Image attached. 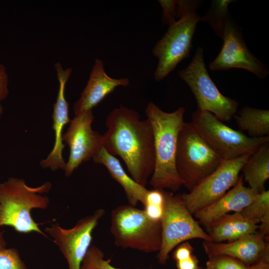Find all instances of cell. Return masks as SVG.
<instances>
[{
    "label": "cell",
    "mask_w": 269,
    "mask_h": 269,
    "mask_svg": "<svg viewBox=\"0 0 269 269\" xmlns=\"http://www.w3.org/2000/svg\"><path fill=\"white\" fill-rule=\"evenodd\" d=\"M103 146L124 160L132 178L145 187L155 166L154 136L149 121L124 106L113 110L106 120Z\"/></svg>",
    "instance_id": "1"
},
{
    "label": "cell",
    "mask_w": 269,
    "mask_h": 269,
    "mask_svg": "<svg viewBox=\"0 0 269 269\" xmlns=\"http://www.w3.org/2000/svg\"><path fill=\"white\" fill-rule=\"evenodd\" d=\"M185 110L163 111L150 102L145 114L152 128L155 149V166L149 184L154 188L175 192L183 186L176 169L175 157L178 136L184 123Z\"/></svg>",
    "instance_id": "2"
},
{
    "label": "cell",
    "mask_w": 269,
    "mask_h": 269,
    "mask_svg": "<svg viewBox=\"0 0 269 269\" xmlns=\"http://www.w3.org/2000/svg\"><path fill=\"white\" fill-rule=\"evenodd\" d=\"M200 1L177 0L178 20L168 26L166 32L152 49L158 59L154 73L159 82L166 78L177 65L187 58L192 48V39L201 16L197 13Z\"/></svg>",
    "instance_id": "3"
},
{
    "label": "cell",
    "mask_w": 269,
    "mask_h": 269,
    "mask_svg": "<svg viewBox=\"0 0 269 269\" xmlns=\"http://www.w3.org/2000/svg\"><path fill=\"white\" fill-rule=\"evenodd\" d=\"M51 187L50 182L32 187L23 180L13 177L0 183V227L8 226L18 233L34 232L45 236L33 220L31 211L48 207L49 198L41 194L49 192Z\"/></svg>",
    "instance_id": "4"
},
{
    "label": "cell",
    "mask_w": 269,
    "mask_h": 269,
    "mask_svg": "<svg viewBox=\"0 0 269 269\" xmlns=\"http://www.w3.org/2000/svg\"><path fill=\"white\" fill-rule=\"evenodd\" d=\"M224 160L192 122H184L178 136L175 166L183 186L189 192L214 172Z\"/></svg>",
    "instance_id": "5"
},
{
    "label": "cell",
    "mask_w": 269,
    "mask_h": 269,
    "mask_svg": "<svg viewBox=\"0 0 269 269\" xmlns=\"http://www.w3.org/2000/svg\"><path fill=\"white\" fill-rule=\"evenodd\" d=\"M110 231L118 247L145 253L159 252L162 242L161 222L149 219L144 210L131 205L114 208Z\"/></svg>",
    "instance_id": "6"
},
{
    "label": "cell",
    "mask_w": 269,
    "mask_h": 269,
    "mask_svg": "<svg viewBox=\"0 0 269 269\" xmlns=\"http://www.w3.org/2000/svg\"><path fill=\"white\" fill-rule=\"evenodd\" d=\"M178 74L190 89L198 109L210 112L223 122L234 117L239 103L224 96L217 88L206 68L202 47L197 48L191 62Z\"/></svg>",
    "instance_id": "7"
},
{
    "label": "cell",
    "mask_w": 269,
    "mask_h": 269,
    "mask_svg": "<svg viewBox=\"0 0 269 269\" xmlns=\"http://www.w3.org/2000/svg\"><path fill=\"white\" fill-rule=\"evenodd\" d=\"M191 122L205 141L224 160L252 153L269 141V136H248L226 125L210 112L198 109L192 115Z\"/></svg>",
    "instance_id": "8"
},
{
    "label": "cell",
    "mask_w": 269,
    "mask_h": 269,
    "mask_svg": "<svg viewBox=\"0 0 269 269\" xmlns=\"http://www.w3.org/2000/svg\"><path fill=\"white\" fill-rule=\"evenodd\" d=\"M163 213L161 219L162 242L157 255L158 262L166 263L170 253L187 240L200 239L211 241L182 200L180 194L174 195L163 189Z\"/></svg>",
    "instance_id": "9"
},
{
    "label": "cell",
    "mask_w": 269,
    "mask_h": 269,
    "mask_svg": "<svg viewBox=\"0 0 269 269\" xmlns=\"http://www.w3.org/2000/svg\"><path fill=\"white\" fill-rule=\"evenodd\" d=\"M242 29L231 14L227 18L221 38L223 44L220 52L209 64L212 71L240 68L247 70L259 79L269 74L266 65L249 50L242 35Z\"/></svg>",
    "instance_id": "10"
},
{
    "label": "cell",
    "mask_w": 269,
    "mask_h": 269,
    "mask_svg": "<svg viewBox=\"0 0 269 269\" xmlns=\"http://www.w3.org/2000/svg\"><path fill=\"white\" fill-rule=\"evenodd\" d=\"M252 153L234 159L224 160L214 172L189 193L180 194L189 212L193 215L219 199L234 186L243 166Z\"/></svg>",
    "instance_id": "11"
},
{
    "label": "cell",
    "mask_w": 269,
    "mask_h": 269,
    "mask_svg": "<svg viewBox=\"0 0 269 269\" xmlns=\"http://www.w3.org/2000/svg\"><path fill=\"white\" fill-rule=\"evenodd\" d=\"M105 213L103 209L97 210L92 215L79 220L69 229L62 228L58 223L45 229L66 260L68 269H80L90 247L92 232Z\"/></svg>",
    "instance_id": "12"
},
{
    "label": "cell",
    "mask_w": 269,
    "mask_h": 269,
    "mask_svg": "<svg viewBox=\"0 0 269 269\" xmlns=\"http://www.w3.org/2000/svg\"><path fill=\"white\" fill-rule=\"evenodd\" d=\"M94 117L92 110L83 112L70 121L63 142L68 145L69 156L65 168L66 176H70L83 162L90 160L103 146V134L93 130Z\"/></svg>",
    "instance_id": "13"
},
{
    "label": "cell",
    "mask_w": 269,
    "mask_h": 269,
    "mask_svg": "<svg viewBox=\"0 0 269 269\" xmlns=\"http://www.w3.org/2000/svg\"><path fill=\"white\" fill-rule=\"evenodd\" d=\"M59 88L57 99L53 107V129L55 133V142L53 148L48 156L40 162V165L44 168H50L52 170L57 169L64 170L66 163L62 152L65 146L62 140V132L64 126L70 123L69 117V104L65 97L66 84L71 74V68L64 69L60 63L55 64Z\"/></svg>",
    "instance_id": "14"
},
{
    "label": "cell",
    "mask_w": 269,
    "mask_h": 269,
    "mask_svg": "<svg viewBox=\"0 0 269 269\" xmlns=\"http://www.w3.org/2000/svg\"><path fill=\"white\" fill-rule=\"evenodd\" d=\"M129 84L127 78L116 79L108 76L103 62L96 59L87 85L73 105L75 116L92 110L117 87H127Z\"/></svg>",
    "instance_id": "15"
},
{
    "label": "cell",
    "mask_w": 269,
    "mask_h": 269,
    "mask_svg": "<svg viewBox=\"0 0 269 269\" xmlns=\"http://www.w3.org/2000/svg\"><path fill=\"white\" fill-rule=\"evenodd\" d=\"M260 193L244 185L240 175L236 185L219 199L195 212L199 224L205 227L231 212H240L248 206Z\"/></svg>",
    "instance_id": "16"
},
{
    "label": "cell",
    "mask_w": 269,
    "mask_h": 269,
    "mask_svg": "<svg viewBox=\"0 0 269 269\" xmlns=\"http://www.w3.org/2000/svg\"><path fill=\"white\" fill-rule=\"evenodd\" d=\"M268 245L265 237L257 231L226 243L207 241L202 243L208 257L227 255L239 260L247 266L254 264L261 258Z\"/></svg>",
    "instance_id": "17"
},
{
    "label": "cell",
    "mask_w": 269,
    "mask_h": 269,
    "mask_svg": "<svg viewBox=\"0 0 269 269\" xmlns=\"http://www.w3.org/2000/svg\"><path fill=\"white\" fill-rule=\"evenodd\" d=\"M259 222L244 217L239 212L226 214L205 226L211 241L231 242L244 236L256 233Z\"/></svg>",
    "instance_id": "18"
},
{
    "label": "cell",
    "mask_w": 269,
    "mask_h": 269,
    "mask_svg": "<svg viewBox=\"0 0 269 269\" xmlns=\"http://www.w3.org/2000/svg\"><path fill=\"white\" fill-rule=\"evenodd\" d=\"M92 158L94 162L104 165L111 176L122 186L130 205L135 207L138 202L143 205L145 204L148 190L130 177L120 161L109 153L103 146Z\"/></svg>",
    "instance_id": "19"
},
{
    "label": "cell",
    "mask_w": 269,
    "mask_h": 269,
    "mask_svg": "<svg viewBox=\"0 0 269 269\" xmlns=\"http://www.w3.org/2000/svg\"><path fill=\"white\" fill-rule=\"evenodd\" d=\"M241 171L250 188L259 193L266 190L265 185L269 178V141L251 154Z\"/></svg>",
    "instance_id": "20"
},
{
    "label": "cell",
    "mask_w": 269,
    "mask_h": 269,
    "mask_svg": "<svg viewBox=\"0 0 269 269\" xmlns=\"http://www.w3.org/2000/svg\"><path fill=\"white\" fill-rule=\"evenodd\" d=\"M238 127L252 137L269 136V111L245 106L234 117Z\"/></svg>",
    "instance_id": "21"
},
{
    "label": "cell",
    "mask_w": 269,
    "mask_h": 269,
    "mask_svg": "<svg viewBox=\"0 0 269 269\" xmlns=\"http://www.w3.org/2000/svg\"><path fill=\"white\" fill-rule=\"evenodd\" d=\"M232 0H212L209 10L203 16H201L200 22L209 24L216 35L221 38L225 21L230 14L228 6Z\"/></svg>",
    "instance_id": "22"
},
{
    "label": "cell",
    "mask_w": 269,
    "mask_h": 269,
    "mask_svg": "<svg viewBox=\"0 0 269 269\" xmlns=\"http://www.w3.org/2000/svg\"><path fill=\"white\" fill-rule=\"evenodd\" d=\"M245 218L259 223L269 220V191L260 192L254 201L239 212Z\"/></svg>",
    "instance_id": "23"
},
{
    "label": "cell",
    "mask_w": 269,
    "mask_h": 269,
    "mask_svg": "<svg viewBox=\"0 0 269 269\" xmlns=\"http://www.w3.org/2000/svg\"><path fill=\"white\" fill-rule=\"evenodd\" d=\"M105 260L103 252L95 245L91 246L81 263L80 269H124L112 266Z\"/></svg>",
    "instance_id": "24"
},
{
    "label": "cell",
    "mask_w": 269,
    "mask_h": 269,
    "mask_svg": "<svg viewBox=\"0 0 269 269\" xmlns=\"http://www.w3.org/2000/svg\"><path fill=\"white\" fill-rule=\"evenodd\" d=\"M206 267L213 269H247L248 266L239 260L227 255L209 257Z\"/></svg>",
    "instance_id": "25"
},
{
    "label": "cell",
    "mask_w": 269,
    "mask_h": 269,
    "mask_svg": "<svg viewBox=\"0 0 269 269\" xmlns=\"http://www.w3.org/2000/svg\"><path fill=\"white\" fill-rule=\"evenodd\" d=\"M0 269H27L14 248L0 249Z\"/></svg>",
    "instance_id": "26"
},
{
    "label": "cell",
    "mask_w": 269,
    "mask_h": 269,
    "mask_svg": "<svg viewBox=\"0 0 269 269\" xmlns=\"http://www.w3.org/2000/svg\"><path fill=\"white\" fill-rule=\"evenodd\" d=\"M162 11L161 20L163 24L169 26L174 23L178 18L177 0H159Z\"/></svg>",
    "instance_id": "27"
},
{
    "label": "cell",
    "mask_w": 269,
    "mask_h": 269,
    "mask_svg": "<svg viewBox=\"0 0 269 269\" xmlns=\"http://www.w3.org/2000/svg\"><path fill=\"white\" fill-rule=\"evenodd\" d=\"M193 251L192 246L188 242H184L175 247L172 257L176 262L183 260L191 256Z\"/></svg>",
    "instance_id": "28"
},
{
    "label": "cell",
    "mask_w": 269,
    "mask_h": 269,
    "mask_svg": "<svg viewBox=\"0 0 269 269\" xmlns=\"http://www.w3.org/2000/svg\"><path fill=\"white\" fill-rule=\"evenodd\" d=\"M144 211L147 217L155 221H161L163 213V205L145 204Z\"/></svg>",
    "instance_id": "29"
},
{
    "label": "cell",
    "mask_w": 269,
    "mask_h": 269,
    "mask_svg": "<svg viewBox=\"0 0 269 269\" xmlns=\"http://www.w3.org/2000/svg\"><path fill=\"white\" fill-rule=\"evenodd\" d=\"M247 269H269V245L263 252L261 258L254 264L248 266Z\"/></svg>",
    "instance_id": "30"
},
{
    "label": "cell",
    "mask_w": 269,
    "mask_h": 269,
    "mask_svg": "<svg viewBox=\"0 0 269 269\" xmlns=\"http://www.w3.org/2000/svg\"><path fill=\"white\" fill-rule=\"evenodd\" d=\"M7 83L5 68L0 63V101L5 99L8 95Z\"/></svg>",
    "instance_id": "31"
},
{
    "label": "cell",
    "mask_w": 269,
    "mask_h": 269,
    "mask_svg": "<svg viewBox=\"0 0 269 269\" xmlns=\"http://www.w3.org/2000/svg\"><path fill=\"white\" fill-rule=\"evenodd\" d=\"M176 262L177 269H197L199 267L198 260L193 254L186 259Z\"/></svg>",
    "instance_id": "32"
},
{
    "label": "cell",
    "mask_w": 269,
    "mask_h": 269,
    "mask_svg": "<svg viewBox=\"0 0 269 269\" xmlns=\"http://www.w3.org/2000/svg\"><path fill=\"white\" fill-rule=\"evenodd\" d=\"M6 243L3 237V232L0 231V249L5 248Z\"/></svg>",
    "instance_id": "33"
},
{
    "label": "cell",
    "mask_w": 269,
    "mask_h": 269,
    "mask_svg": "<svg viewBox=\"0 0 269 269\" xmlns=\"http://www.w3.org/2000/svg\"><path fill=\"white\" fill-rule=\"evenodd\" d=\"M2 111H3L2 107L1 106V105L0 104V117H1Z\"/></svg>",
    "instance_id": "34"
},
{
    "label": "cell",
    "mask_w": 269,
    "mask_h": 269,
    "mask_svg": "<svg viewBox=\"0 0 269 269\" xmlns=\"http://www.w3.org/2000/svg\"><path fill=\"white\" fill-rule=\"evenodd\" d=\"M197 269H213L211 268H209V267H206V268H200V267H199L197 268Z\"/></svg>",
    "instance_id": "35"
},
{
    "label": "cell",
    "mask_w": 269,
    "mask_h": 269,
    "mask_svg": "<svg viewBox=\"0 0 269 269\" xmlns=\"http://www.w3.org/2000/svg\"></svg>",
    "instance_id": "36"
}]
</instances>
